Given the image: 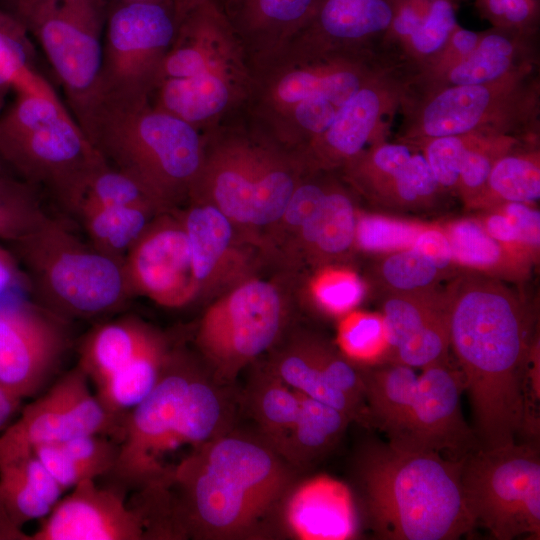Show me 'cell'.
<instances>
[{
  "label": "cell",
  "instance_id": "cell-12",
  "mask_svg": "<svg viewBox=\"0 0 540 540\" xmlns=\"http://www.w3.org/2000/svg\"><path fill=\"white\" fill-rule=\"evenodd\" d=\"M289 300L278 280L246 276L209 305L196 345L209 371L221 384L239 373L282 339L289 320Z\"/></svg>",
  "mask_w": 540,
  "mask_h": 540
},
{
  "label": "cell",
  "instance_id": "cell-18",
  "mask_svg": "<svg viewBox=\"0 0 540 540\" xmlns=\"http://www.w3.org/2000/svg\"><path fill=\"white\" fill-rule=\"evenodd\" d=\"M266 370L294 390L370 427L360 367L320 336L301 332L276 345Z\"/></svg>",
  "mask_w": 540,
  "mask_h": 540
},
{
  "label": "cell",
  "instance_id": "cell-57",
  "mask_svg": "<svg viewBox=\"0 0 540 540\" xmlns=\"http://www.w3.org/2000/svg\"><path fill=\"white\" fill-rule=\"evenodd\" d=\"M0 540H29V535L17 527L0 506Z\"/></svg>",
  "mask_w": 540,
  "mask_h": 540
},
{
  "label": "cell",
  "instance_id": "cell-39",
  "mask_svg": "<svg viewBox=\"0 0 540 540\" xmlns=\"http://www.w3.org/2000/svg\"><path fill=\"white\" fill-rule=\"evenodd\" d=\"M33 49L23 23L0 14V115L10 91L31 70Z\"/></svg>",
  "mask_w": 540,
  "mask_h": 540
},
{
  "label": "cell",
  "instance_id": "cell-52",
  "mask_svg": "<svg viewBox=\"0 0 540 540\" xmlns=\"http://www.w3.org/2000/svg\"><path fill=\"white\" fill-rule=\"evenodd\" d=\"M413 246L423 252L441 271L446 270L453 262L450 244L443 230L424 228Z\"/></svg>",
  "mask_w": 540,
  "mask_h": 540
},
{
  "label": "cell",
  "instance_id": "cell-43",
  "mask_svg": "<svg viewBox=\"0 0 540 540\" xmlns=\"http://www.w3.org/2000/svg\"><path fill=\"white\" fill-rule=\"evenodd\" d=\"M423 225L380 215L359 214L355 245L368 252H394L413 246Z\"/></svg>",
  "mask_w": 540,
  "mask_h": 540
},
{
  "label": "cell",
  "instance_id": "cell-47",
  "mask_svg": "<svg viewBox=\"0 0 540 540\" xmlns=\"http://www.w3.org/2000/svg\"><path fill=\"white\" fill-rule=\"evenodd\" d=\"M468 140L463 136L432 138L426 147L425 158L439 186L458 185L460 168Z\"/></svg>",
  "mask_w": 540,
  "mask_h": 540
},
{
  "label": "cell",
  "instance_id": "cell-11",
  "mask_svg": "<svg viewBox=\"0 0 540 540\" xmlns=\"http://www.w3.org/2000/svg\"><path fill=\"white\" fill-rule=\"evenodd\" d=\"M12 245L34 302L62 319L108 314L133 295L123 260L48 216Z\"/></svg>",
  "mask_w": 540,
  "mask_h": 540
},
{
  "label": "cell",
  "instance_id": "cell-5",
  "mask_svg": "<svg viewBox=\"0 0 540 540\" xmlns=\"http://www.w3.org/2000/svg\"><path fill=\"white\" fill-rule=\"evenodd\" d=\"M463 460L399 449L363 447L356 481L371 530L384 540H455L475 526L461 473Z\"/></svg>",
  "mask_w": 540,
  "mask_h": 540
},
{
  "label": "cell",
  "instance_id": "cell-38",
  "mask_svg": "<svg viewBox=\"0 0 540 540\" xmlns=\"http://www.w3.org/2000/svg\"><path fill=\"white\" fill-rule=\"evenodd\" d=\"M35 190L12 174L0 173V241L12 244L47 218Z\"/></svg>",
  "mask_w": 540,
  "mask_h": 540
},
{
  "label": "cell",
  "instance_id": "cell-54",
  "mask_svg": "<svg viewBox=\"0 0 540 540\" xmlns=\"http://www.w3.org/2000/svg\"><path fill=\"white\" fill-rule=\"evenodd\" d=\"M449 39L455 52L462 58L476 49L480 36L473 31L456 27Z\"/></svg>",
  "mask_w": 540,
  "mask_h": 540
},
{
  "label": "cell",
  "instance_id": "cell-6",
  "mask_svg": "<svg viewBox=\"0 0 540 540\" xmlns=\"http://www.w3.org/2000/svg\"><path fill=\"white\" fill-rule=\"evenodd\" d=\"M203 139V161L188 201L218 208L249 244L267 242L309 169L240 112L205 130Z\"/></svg>",
  "mask_w": 540,
  "mask_h": 540
},
{
  "label": "cell",
  "instance_id": "cell-35",
  "mask_svg": "<svg viewBox=\"0 0 540 540\" xmlns=\"http://www.w3.org/2000/svg\"><path fill=\"white\" fill-rule=\"evenodd\" d=\"M248 400L262 437L277 450L297 418L301 393L265 369L251 382Z\"/></svg>",
  "mask_w": 540,
  "mask_h": 540
},
{
  "label": "cell",
  "instance_id": "cell-8",
  "mask_svg": "<svg viewBox=\"0 0 540 540\" xmlns=\"http://www.w3.org/2000/svg\"><path fill=\"white\" fill-rule=\"evenodd\" d=\"M110 165L132 175L168 209L188 202L203 132L148 101L100 99L79 125Z\"/></svg>",
  "mask_w": 540,
  "mask_h": 540
},
{
  "label": "cell",
  "instance_id": "cell-31",
  "mask_svg": "<svg viewBox=\"0 0 540 540\" xmlns=\"http://www.w3.org/2000/svg\"><path fill=\"white\" fill-rule=\"evenodd\" d=\"M350 422L344 412L301 393L297 418L277 451L293 467H308L337 445Z\"/></svg>",
  "mask_w": 540,
  "mask_h": 540
},
{
  "label": "cell",
  "instance_id": "cell-17",
  "mask_svg": "<svg viewBox=\"0 0 540 540\" xmlns=\"http://www.w3.org/2000/svg\"><path fill=\"white\" fill-rule=\"evenodd\" d=\"M68 343L63 319L21 295L0 299V387L20 399L38 392Z\"/></svg>",
  "mask_w": 540,
  "mask_h": 540
},
{
  "label": "cell",
  "instance_id": "cell-1",
  "mask_svg": "<svg viewBox=\"0 0 540 540\" xmlns=\"http://www.w3.org/2000/svg\"><path fill=\"white\" fill-rule=\"evenodd\" d=\"M294 468L263 437L225 432L183 461L163 492L171 537L264 536L296 482Z\"/></svg>",
  "mask_w": 540,
  "mask_h": 540
},
{
  "label": "cell",
  "instance_id": "cell-10",
  "mask_svg": "<svg viewBox=\"0 0 540 540\" xmlns=\"http://www.w3.org/2000/svg\"><path fill=\"white\" fill-rule=\"evenodd\" d=\"M0 115V159L13 175L52 193L68 210L104 158L36 72Z\"/></svg>",
  "mask_w": 540,
  "mask_h": 540
},
{
  "label": "cell",
  "instance_id": "cell-46",
  "mask_svg": "<svg viewBox=\"0 0 540 540\" xmlns=\"http://www.w3.org/2000/svg\"><path fill=\"white\" fill-rule=\"evenodd\" d=\"M456 27L453 0H430L422 23L409 39L418 53L432 54L447 43Z\"/></svg>",
  "mask_w": 540,
  "mask_h": 540
},
{
  "label": "cell",
  "instance_id": "cell-59",
  "mask_svg": "<svg viewBox=\"0 0 540 540\" xmlns=\"http://www.w3.org/2000/svg\"><path fill=\"white\" fill-rule=\"evenodd\" d=\"M0 173L2 174H12L11 171L6 167V165L0 159ZM13 175V174H12ZM15 176V175H14Z\"/></svg>",
  "mask_w": 540,
  "mask_h": 540
},
{
  "label": "cell",
  "instance_id": "cell-2",
  "mask_svg": "<svg viewBox=\"0 0 540 540\" xmlns=\"http://www.w3.org/2000/svg\"><path fill=\"white\" fill-rule=\"evenodd\" d=\"M450 347L462 373L481 448L516 442L522 376L534 339L528 307L500 282L464 277L447 296Z\"/></svg>",
  "mask_w": 540,
  "mask_h": 540
},
{
  "label": "cell",
  "instance_id": "cell-48",
  "mask_svg": "<svg viewBox=\"0 0 540 540\" xmlns=\"http://www.w3.org/2000/svg\"><path fill=\"white\" fill-rule=\"evenodd\" d=\"M391 185L394 196L406 205L431 197L439 187L425 156L421 154H412Z\"/></svg>",
  "mask_w": 540,
  "mask_h": 540
},
{
  "label": "cell",
  "instance_id": "cell-60",
  "mask_svg": "<svg viewBox=\"0 0 540 540\" xmlns=\"http://www.w3.org/2000/svg\"><path fill=\"white\" fill-rule=\"evenodd\" d=\"M122 1H173V0H122Z\"/></svg>",
  "mask_w": 540,
  "mask_h": 540
},
{
  "label": "cell",
  "instance_id": "cell-36",
  "mask_svg": "<svg viewBox=\"0 0 540 540\" xmlns=\"http://www.w3.org/2000/svg\"><path fill=\"white\" fill-rule=\"evenodd\" d=\"M84 205L138 206L157 213L171 211L139 180L105 159L90 173L70 211Z\"/></svg>",
  "mask_w": 540,
  "mask_h": 540
},
{
  "label": "cell",
  "instance_id": "cell-27",
  "mask_svg": "<svg viewBox=\"0 0 540 540\" xmlns=\"http://www.w3.org/2000/svg\"><path fill=\"white\" fill-rule=\"evenodd\" d=\"M393 0H321L299 32L325 45L363 50V44L389 29Z\"/></svg>",
  "mask_w": 540,
  "mask_h": 540
},
{
  "label": "cell",
  "instance_id": "cell-24",
  "mask_svg": "<svg viewBox=\"0 0 540 540\" xmlns=\"http://www.w3.org/2000/svg\"><path fill=\"white\" fill-rule=\"evenodd\" d=\"M386 96L370 80L338 111L329 128L307 149L303 162L309 170L343 168L361 154L376 133L386 107Z\"/></svg>",
  "mask_w": 540,
  "mask_h": 540
},
{
  "label": "cell",
  "instance_id": "cell-40",
  "mask_svg": "<svg viewBox=\"0 0 540 540\" xmlns=\"http://www.w3.org/2000/svg\"><path fill=\"white\" fill-rule=\"evenodd\" d=\"M444 232L454 262L472 268L492 269L504 259V246L493 239L480 222L459 220Z\"/></svg>",
  "mask_w": 540,
  "mask_h": 540
},
{
  "label": "cell",
  "instance_id": "cell-44",
  "mask_svg": "<svg viewBox=\"0 0 540 540\" xmlns=\"http://www.w3.org/2000/svg\"><path fill=\"white\" fill-rule=\"evenodd\" d=\"M313 299L318 308L329 315H345L362 300L364 286L348 272H327L315 282Z\"/></svg>",
  "mask_w": 540,
  "mask_h": 540
},
{
  "label": "cell",
  "instance_id": "cell-34",
  "mask_svg": "<svg viewBox=\"0 0 540 540\" xmlns=\"http://www.w3.org/2000/svg\"><path fill=\"white\" fill-rule=\"evenodd\" d=\"M74 213L94 247L123 261L150 222L161 214L138 206L93 205L81 206Z\"/></svg>",
  "mask_w": 540,
  "mask_h": 540
},
{
  "label": "cell",
  "instance_id": "cell-3",
  "mask_svg": "<svg viewBox=\"0 0 540 540\" xmlns=\"http://www.w3.org/2000/svg\"><path fill=\"white\" fill-rule=\"evenodd\" d=\"M211 372L170 351L153 390L123 418L111 475L141 495L165 491L179 465L229 430L230 404Z\"/></svg>",
  "mask_w": 540,
  "mask_h": 540
},
{
  "label": "cell",
  "instance_id": "cell-33",
  "mask_svg": "<svg viewBox=\"0 0 540 540\" xmlns=\"http://www.w3.org/2000/svg\"><path fill=\"white\" fill-rule=\"evenodd\" d=\"M160 336L127 365L113 373L96 388L103 407L121 422L157 384L170 353Z\"/></svg>",
  "mask_w": 540,
  "mask_h": 540
},
{
  "label": "cell",
  "instance_id": "cell-28",
  "mask_svg": "<svg viewBox=\"0 0 540 540\" xmlns=\"http://www.w3.org/2000/svg\"><path fill=\"white\" fill-rule=\"evenodd\" d=\"M63 492L33 452L0 463V506L19 528L44 518Z\"/></svg>",
  "mask_w": 540,
  "mask_h": 540
},
{
  "label": "cell",
  "instance_id": "cell-55",
  "mask_svg": "<svg viewBox=\"0 0 540 540\" xmlns=\"http://www.w3.org/2000/svg\"><path fill=\"white\" fill-rule=\"evenodd\" d=\"M513 42L506 36L499 33H490L480 38L478 47L486 49L507 57H512L514 53Z\"/></svg>",
  "mask_w": 540,
  "mask_h": 540
},
{
  "label": "cell",
  "instance_id": "cell-29",
  "mask_svg": "<svg viewBox=\"0 0 540 540\" xmlns=\"http://www.w3.org/2000/svg\"><path fill=\"white\" fill-rule=\"evenodd\" d=\"M160 336L148 325L134 318L101 324L83 341L77 366L97 387Z\"/></svg>",
  "mask_w": 540,
  "mask_h": 540
},
{
  "label": "cell",
  "instance_id": "cell-50",
  "mask_svg": "<svg viewBox=\"0 0 540 540\" xmlns=\"http://www.w3.org/2000/svg\"><path fill=\"white\" fill-rule=\"evenodd\" d=\"M495 161L488 152L473 147L468 142L462 159L458 185L469 191L484 187Z\"/></svg>",
  "mask_w": 540,
  "mask_h": 540
},
{
  "label": "cell",
  "instance_id": "cell-26",
  "mask_svg": "<svg viewBox=\"0 0 540 540\" xmlns=\"http://www.w3.org/2000/svg\"><path fill=\"white\" fill-rule=\"evenodd\" d=\"M356 208L350 194L331 181L318 209L281 248L283 256L294 265L335 261L355 245Z\"/></svg>",
  "mask_w": 540,
  "mask_h": 540
},
{
  "label": "cell",
  "instance_id": "cell-9",
  "mask_svg": "<svg viewBox=\"0 0 540 540\" xmlns=\"http://www.w3.org/2000/svg\"><path fill=\"white\" fill-rule=\"evenodd\" d=\"M360 369L370 427L383 432L392 446L454 461L480 448L461 408L462 373L449 359L419 375L397 363Z\"/></svg>",
  "mask_w": 540,
  "mask_h": 540
},
{
  "label": "cell",
  "instance_id": "cell-25",
  "mask_svg": "<svg viewBox=\"0 0 540 540\" xmlns=\"http://www.w3.org/2000/svg\"><path fill=\"white\" fill-rule=\"evenodd\" d=\"M241 42L248 59L298 34L321 0H213Z\"/></svg>",
  "mask_w": 540,
  "mask_h": 540
},
{
  "label": "cell",
  "instance_id": "cell-51",
  "mask_svg": "<svg viewBox=\"0 0 540 540\" xmlns=\"http://www.w3.org/2000/svg\"><path fill=\"white\" fill-rule=\"evenodd\" d=\"M502 211L513 222L522 248L536 250L540 241V215L539 212L527 203L506 202Z\"/></svg>",
  "mask_w": 540,
  "mask_h": 540
},
{
  "label": "cell",
  "instance_id": "cell-45",
  "mask_svg": "<svg viewBox=\"0 0 540 540\" xmlns=\"http://www.w3.org/2000/svg\"><path fill=\"white\" fill-rule=\"evenodd\" d=\"M512 57H507L480 47L462 57L449 70L453 85H485L495 83L508 74Z\"/></svg>",
  "mask_w": 540,
  "mask_h": 540
},
{
  "label": "cell",
  "instance_id": "cell-37",
  "mask_svg": "<svg viewBox=\"0 0 540 540\" xmlns=\"http://www.w3.org/2000/svg\"><path fill=\"white\" fill-rule=\"evenodd\" d=\"M340 352L358 367H373L390 362V346L381 315L348 313L338 327Z\"/></svg>",
  "mask_w": 540,
  "mask_h": 540
},
{
  "label": "cell",
  "instance_id": "cell-13",
  "mask_svg": "<svg viewBox=\"0 0 540 540\" xmlns=\"http://www.w3.org/2000/svg\"><path fill=\"white\" fill-rule=\"evenodd\" d=\"M461 482L476 525L497 540L540 536V456L535 443L478 448L463 460Z\"/></svg>",
  "mask_w": 540,
  "mask_h": 540
},
{
  "label": "cell",
  "instance_id": "cell-32",
  "mask_svg": "<svg viewBox=\"0 0 540 540\" xmlns=\"http://www.w3.org/2000/svg\"><path fill=\"white\" fill-rule=\"evenodd\" d=\"M117 451L118 445L98 434L79 435L33 449L64 491L84 480L108 475L114 467Z\"/></svg>",
  "mask_w": 540,
  "mask_h": 540
},
{
  "label": "cell",
  "instance_id": "cell-14",
  "mask_svg": "<svg viewBox=\"0 0 540 540\" xmlns=\"http://www.w3.org/2000/svg\"><path fill=\"white\" fill-rule=\"evenodd\" d=\"M108 0H37L18 13L34 36L79 125L94 105Z\"/></svg>",
  "mask_w": 540,
  "mask_h": 540
},
{
  "label": "cell",
  "instance_id": "cell-20",
  "mask_svg": "<svg viewBox=\"0 0 540 540\" xmlns=\"http://www.w3.org/2000/svg\"><path fill=\"white\" fill-rule=\"evenodd\" d=\"M124 490L78 483L40 520L29 540H141L150 537L146 519L126 503Z\"/></svg>",
  "mask_w": 540,
  "mask_h": 540
},
{
  "label": "cell",
  "instance_id": "cell-53",
  "mask_svg": "<svg viewBox=\"0 0 540 540\" xmlns=\"http://www.w3.org/2000/svg\"><path fill=\"white\" fill-rule=\"evenodd\" d=\"M482 225L487 233L502 246L522 247L513 222L502 210L488 215Z\"/></svg>",
  "mask_w": 540,
  "mask_h": 540
},
{
  "label": "cell",
  "instance_id": "cell-19",
  "mask_svg": "<svg viewBox=\"0 0 540 540\" xmlns=\"http://www.w3.org/2000/svg\"><path fill=\"white\" fill-rule=\"evenodd\" d=\"M156 216L124 257L133 294L169 308L197 299L191 252L181 216Z\"/></svg>",
  "mask_w": 540,
  "mask_h": 540
},
{
  "label": "cell",
  "instance_id": "cell-56",
  "mask_svg": "<svg viewBox=\"0 0 540 540\" xmlns=\"http://www.w3.org/2000/svg\"><path fill=\"white\" fill-rule=\"evenodd\" d=\"M20 398L0 387V432L8 426L13 415L18 410Z\"/></svg>",
  "mask_w": 540,
  "mask_h": 540
},
{
  "label": "cell",
  "instance_id": "cell-23",
  "mask_svg": "<svg viewBox=\"0 0 540 540\" xmlns=\"http://www.w3.org/2000/svg\"><path fill=\"white\" fill-rule=\"evenodd\" d=\"M286 531L303 540H346L358 535L354 496L343 482L316 476L295 482L280 512Z\"/></svg>",
  "mask_w": 540,
  "mask_h": 540
},
{
  "label": "cell",
  "instance_id": "cell-21",
  "mask_svg": "<svg viewBox=\"0 0 540 540\" xmlns=\"http://www.w3.org/2000/svg\"><path fill=\"white\" fill-rule=\"evenodd\" d=\"M381 316L390 346L389 363L424 369L448 359L447 296L426 290L394 293L385 300Z\"/></svg>",
  "mask_w": 540,
  "mask_h": 540
},
{
  "label": "cell",
  "instance_id": "cell-15",
  "mask_svg": "<svg viewBox=\"0 0 540 540\" xmlns=\"http://www.w3.org/2000/svg\"><path fill=\"white\" fill-rule=\"evenodd\" d=\"M175 27V0H108L95 103L148 101Z\"/></svg>",
  "mask_w": 540,
  "mask_h": 540
},
{
  "label": "cell",
  "instance_id": "cell-22",
  "mask_svg": "<svg viewBox=\"0 0 540 540\" xmlns=\"http://www.w3.org/2000/svg\"><path fill=\"white\" fill-rule=\"evenodd\" d=\"M180 215L188 238L197 298L223 292L248 276L246 242L230 219L212 204L190 200ZM251 245V244H250Z\"/></svg>",
  "mask_w": 540,
  "mask_h": 540
},
{
  "label": "cell",
  "instance_id": "cell-42",
  "mask_svg": "<svg viewBox=\"0 0 540 540\" xmlns=\"http://www.w3.org/2000/svg\"><path fill=\"white\" fill-rule=\"evenodd\" d=\"M440 273L441 270L414 246L392 252L380 265L381 278L394 293L426 290Z\"/></svg>",
  "mask_w": 540,
  "mask_h": 540
},
{
  "label": "cell",
  "instance_id": "cell-7",
  "mask_svg": "<svg viewBox=\"0 0 540 540\" xmlns=\"http://www.w3.org/2000/svg\"><path fill=\"white\" fill-rule=\"evenodd\" d=\"M176 27L148 102L201 132L238 113L248 56L213 0H175Z\"/></svg>",
  "mask_w": 540,
  "mask_h": 540
},
{
  "label": "cell",
  "instance_id": "cell-58",
  "mask_svg": "<svg viewBox=\"0 0 540 540\" xmlns=\"http://www.w3.org/2000/svg\"><path fill=\"white\" fill-rule=\"evenodd\" d=\"M36 1L37 0H16L17 12L21 13L22 11L29 8Z\"/></svg>",
  "mask_w": 540,
  "mask_h": 540
},
{
  "label": "cell",
  "instance_id": "cell-49",
  "mask_svg": "<svg viewBox=\"0 0 540 540\" xmlns=\"http://www.w3.org/2000/svg\"><path fill=\"white\" fill-rule=\"evenodd\" d=\"M481 11L497 25L525 28L536 19L535 0H478Z\"/></svg>",
  "mask_w": 540,
  "mask_h": 540
},
{
  "label": "cell",
  "instance_id": "cell-30",
  "mask_svg": "<svg viewBox=\"0 0 540 540\" xmlns=\"http://www.w3.org/2000/svg\"><path fill=\"white\" fill-rule=\"evenodd\" d=\"M494 84L452 85L440 91L422 111V134L432 139L475 131L496 108L499 93Z\"/></svg>",
  "mask_w": 540,
  "mask_h": 540
},
{
  "label": "cell",
  "instance_id": "cell-16",
  "mask_svg": "<svg viewBox=\"0 0 540 540\" xmlns=\"http://www.w3.org/2000/svg\"><path fill=\"white\" fill-rule=\"evenodd\" d=\"M89 382L77 366L28 404L19 418L0 434V463L30 454L39 445L79 435L119 437L122 422L92 394Z\"/></svg>",
  "mask_w": 540,
  "mask_h": 540
},
{
  "label": "cell",
  "instance_id": "cell-4",
  "mask_svg": "<svg viewBox=\"0 0 540 540\" xmlns=\"http://www.w3.org/2000/svg\"><path fill=\"white\" fill-rule=\"evenodd\" d=\"M361 50L303 34L249 59L250 88L239 111L301 159L340 108L373 79Z\"/></svg>",
  "mask_w": 540,
  "mask_h": 540
},
{
  "label": "cell",
  "instance_id": "cell-41",
  "mask_svg": "<svg viewBox=\"0 0 540 540\" xmlns=\"http://www.w3.org/2000/svg\"><path fill=\"white\" fill-rule=\"evenodd\" d=\"M486 185L506 202H534L540 198L539 165L525 156L502 157L494 162Z\"/></svg>",
  "mask_w": 540,
  "mask_h": 540
}]
</instances>
